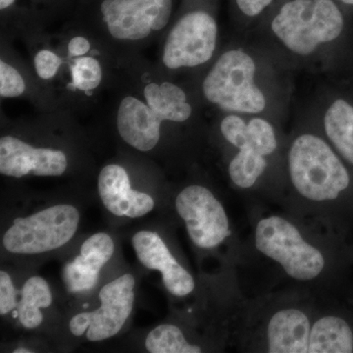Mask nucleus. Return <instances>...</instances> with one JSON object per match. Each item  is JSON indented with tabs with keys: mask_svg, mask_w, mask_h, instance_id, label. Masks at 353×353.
Listing matches in <instances>:
<instances>
[{
	"mask_svg": "<svg viewBox=\"0 0 353 353\" xmlns=\"http://www.w3.org/2000/svg\"><path fill=\"white\" fill-rule=\"evenodd\" d=\"M290 173L296 189L315 201L336 199L350 185V176L339 158L321 139L303 134L290 152Z\"/></svg>",
	"mask_w": 353,
	"mask_h": 353,
	"instance_id": "obj_1",
	"label": "nucleus"
},
{
	"mask_svg": "<svg viewBox=\"0 0 353 353\" xmlns=\"http://www.w3.org/2000/svg\"><path fill=\"white\" fill-rule=\"evenodd\" d=\"M272 29L290 50L307 55L340 36L343 18L332 0H292L282 7Z\"/></svg>",
	"mask_w": 353,
	"mask_h": 353,
	"instance_id": "obj_2",
	"label": "nucleus"
},
{
	"mask_svg": "<svg viewBox=\"0 0 353 353\" xmlns=\"http://www.w3.org/2000/svg\"><path fill=\"white\" fill-rule=\"evenodd\" d=\"M80 213L75 206L57 204L28 217L16 218L2 245L14 254H41L66 245L76 234Z\"/></svg>",
	"mask_w": 353,
	"mask_h": 353,
	"instance_id": "obj_3",
	"label": "nucleus"
},
{
	"mask_svg": "<svg viewBox=\"0 0 353 353\" xmlns=\"http://www.w3.org/2000/svg\"><path fill=\"white\" fill-rule=\"evenodd\" d=\"M255 64L241 50L223 54L203 83L206 99L225 110L259 113L265 108V97L253 82Z\"/></svg>",
	"mask_w": 353,
	"mask_h": 353,
	"instance_id": "obj_4",
	"label": "nucleus"
},
{
	"mask_svg": "<svg viewBox=\"0 0 353 353\" xmlns=\"http://www.w3.org/2000/svg\"><path fill=\"white\" fill-rule=\"evenodd\" d=\"M255 245L296 280H312L324 268L322 253L308 245L292 223L278 216L260 221L255 232Z\"/></svg>",
	"mask_w": 353,
	"mask_h": 353,
	"instance_id": "obj_5",
	"label": "nucleus"
},
{
	"mask_svg": "<svg viewBox=\"0 0 353 353\" xmlns=\"http://www.w3.org/2000/svg\"><path fill=\"white\" fill-rule=\"evenodd\" d=\"M136 280L125 274L104 285L99 292L101 307L92 312L78 313L69 323L74 336L87 334L88 341H101L119 333L131 315Z\"/></svg>",
	"mask_w": 353,
	"mask_h": 353,
	"instance_id": "obj_6",
	"label": "nucleus"
},
{
	"mask_svg": "<svg viewBox=\"0 0 353 353\" xmlns=\"http://www.w3.org/2000/svg\"><path fill=\"white\" fill-rule=\"evenodd\" d=\"M216 39L217 25L208 13H188L176 23L167 38L163 63L169 69L205 63L214 53Z\"/></svg>",
	"mask_w": 353,
	"mask_h": 353,
	"instance_id": "obj_7",
	"label": "nucleus"
},
{
	"mask_svg": "<svg viewBox=\"0 0 353 353\" xmlns=\"http://www.w3.org/2000/svg\"><path fill=\"white\" fill-rule=\"evenodd\" d=\"M176 209L185 221L190 240L199 248H216L230 234L226 212L206 188H185L176 196Z\"/></svg>",
	"mask_w": 353,
	"mask_h": 353,
	"instance_id": "obj_8",
	"label": "nucleus"
},
{
	"mask_svg": "<svg viewBox=\"0 0 353 353\" xmlns=\"http://www.w3.org/2000/svg\"><path fill=\"white\" fill-rule=\"evenodd\" d=\"M101 9L113 38L141 41L166 27L172 0H104Z\"/></svg>",
	"mask_w": 353,
	"mask_h": 353,
	"instance_id": "obj_9",
	"label": "nucleus"
},
{
	"mask_svg": "<svg viewBox=\"0 0 353 353\" xmlns=\"http://www.w3.org/2000/svg\"><path fill=\"white\" fill-rule=\"evenodd\" d=\"M68 166L67 157L61 150L34 148L14 137L0 139V173L22 178L36 176H61Z\"/></svg>",
	"mask_w": 353,
	"mask_h": 353,
	"instance_id": "obj_10",
	"label": "nucleus"
},
{
	"mask_svg": "<svg viewBox=\"0 0 353 353\" xmlns=\"http://www.w3.org/2000/svg\"><path fill=\"white\" fill-rule=\"evenodd\" d=\"M137 257L143 266L159 271L167 290L176 296H185L194 290V280L189 272L176 261L155 232H138L132 239Z\"/></svg>",
	"mask_w": 353,
	"mask_h": 353,
	"instance_id": "obj_11",
	"label": "nucleus"
},
{
	"mask_svg": "<svg viewBox=\"0 0 353 353\" xmlns=\"http://www.w3.org/2000/svg\"><path fill=\"white\" fill-rule=\"evenodd\" d=\"M129 176L119 165L104 167L99 176V192L109 212L119 217L139 218L153 210L150 194L131 189Z\"/></svg>",
	"mask_w": 353,
	"mask_h": 353,
	"instance_id": "obj_12",
	"label": "nucleus"
},
{
	"mask_svg": "<svg viewBox=\"0 0 353 353\" xmlns=\"http://www.w3.org/2000/svg\"><path fill=\"white\" fill-rule=\"evenodd\" d=\"M114 243L105 233L92 234L81 246L80 254L64 268V280L71 292L94 289L102 267L111 259Z\"/></svg>",
	"mask_w": 353,
	"mask_h": 353,
	"instance_id": "obj_13",
	"label": "nucleus"
},
{
	"mask_svg": "<svg viewBox=\"0 0 353 353\" xmlns=\"http://www.w3.org/2000/svg\"><path fill=\"white\" fill-rule=\"evenodd\" d=\"M163 122L148 103L134 97L121 101L117 128L121 138L139 152H150L160 139V125Z\"/></svg>",
	"mask_w": 353,
	"mask_h": 353,
	"instance_id": "obj_14",
	"label": "nucleus"
},
{
	"mask_svg": "<svg viewBox=\"0 0 353 353\" xmlns=\"http://www.w3.org/2000/svg\"><path fill=\"white\" fill-rule=\"evenodd\" d=\"M309 336L310 324L307 316L297 309L279 311L269 322V352H308Z\"/></svg>",
	"mask_w": 353,
	"mask_h": 353,
	"instance_id": "obj_15",
	"label": "nucleus"
},
{
	"mask_svg": "<svg viewBox=\"0 0 353 353\" xmlns=\"http://www.w3.org/2000/svg\"><path fill=\"white\" fill-rule=\"evenodd\" d=\"M146 103L162 121L185 122L192 115V108L182 88L174 83H148L143 90Z\"/></svg>",
	"mask_w": 353,
	"mask_h": 353,
	"instance_id": "obj_16",
	"label": "nucleus"
},
{
	"mask_svg": "<svg viewBox=\"0 0 353 353\" xmlns=\"http://www.w3.org/2000/svg\"><path fill=\"white\" fill-rule=\"evenodd\" d=\"M353 352V334L345 320L321 318L313 325L309 336V353H350Z\"/></svg>",
	"mask_w": 353,
	"mask_h": 353,
	"instance_id": "obj_17",
	"label": "nucleus"
},
{
	"mask_svg": "<svg viewBox=\"0 0 353 353\" xmlns=\"http://www.w3.org/2000/svg\"><path fill=\"white\" fill-rule=\"evenodd\" d=\"M52 304V294L50 285L43 278L34 276L28 279L21 292L18 303V317L26 329H34L43 321L41 308H48Z\"/></svg>",
	"mask_w": 353,
	"mask_h": 353,
	"instance_id": "obj_18",
	"label": "nucleus"
},
{
	"mask_svg": "<svg viewBox=\"0 0 353 353\" xmlns=\"http://www.w3.org/2000/svg\"><path fill=\"white\" fill-rule=\"evenodd\" d=\"M325 130L332 143L353 164V108L343 99L334 101L325 115Z\"/></svg>",
	"mask_w": 353,
	"mask_h": 353,
	"instance_id": "obj_19",
	"label": "nucleus"
},
{
	"mask_svg": "<svg viewBox=\"0 0 353 353\" xmlns=\"http://www.w3.org/2000/svg\"><path fill=\"white\" fill-rule=\"evenodd\" d=\"M145 348L150 353H201V348L190 345L180 329L174 325L157 326L148 334Z\"/></svg>",
	"mask_w": 353,
	"mask_h": 353,
	"instance_id": "obj_20",
	"label": "nucleus"
},
{
	"mask_svg": "<svg viewBox=\"0 0 353 353\" xmlns=\"http://www.w3.org/2000/svg\"><path fill=\"white\" fill-rule=\"evenodd\" d=\"M266 168V160L252 148H243L230 163V176L236 185L250 188Z\"/></svg>",
	"mask_w": 353,
	"mask_h": 353,
	"instance_id": "obj_21",
	"label": "nucleus"
},
{
	"mask_svg": "<svg viewBox=\"0 0 353 353\" xmlns=\"http://www.w3.org/2000/svg\"><path fill=\"white\" fill-rule=\"evenodd\" d=\"M74 87L83 92H90L101 85V63L94 57H80L72 65Z\"/></svg>",
	"mask_w": 353,
	"mask_h": 353,
	"instance_id": "obj_22",
	"label": "nucleus"
},
{
	"mask_svg": "<svg viewBox=\"0 0 353 353\" xmlns=\"http://www.w3.org/2000/svg\"><path fill=\"white\" fill-rule=\"evenodd\" d=\"M276 148L277 141L273 127L266 121L259 118L250 121L248 125V145L243 148H252L254 152L266 157L275 152Z\"/></svg>",
	"mask_w": 353,
	"mask_h": 353,
	"instance_id": "obj_23",
	"label": "nucleus"
},
{
	"mask_svg": "<svg viewBox=\"0 0 353 353\" xmlns=\"http://www.w3.org/2000/svg\"><path fill=\"white\" fill-rule=\"evenodd\" d=\"M26 90L24 79L19 72L4 61H0V95L2 97H17Z\"/></svg>",
	"mask_w": 353,
	"mask_h": 353,
	"instance_id": "obj_24",
	"label": "nucleus"
},
{
	"mask_svg": "<svg viewBox=\"0 0 353 353\" xmlns=\"http://www.w3.org/2000/svg\"><path fill=\"white\" fill-rule=\"evenodd\" d=\"M221 132L236 148L241 150L248 145V125L239 116L230 115L225 118L221 124Z\"/></svg>",
	"mask_w": 353,
	"mask_h": 353,
	"instance_id": "obj_25",
	"label": "nucleus"
},
{
	"mask_svg": "<svg viewBox=\"0 0 353 353\" xmlns=\"http://www.w3.org/2000/svg\"><path fill=\"white\" fill-rule=\"evenodd\" d=\"M61 63V59L50 50L39 51L34 57V68L43 80H50L57 75Z\"/></svg>",
	"mask_w": 353,
	"mask_h": 353,
	"instance_id": "obj_26",
	"label": "nucleus"
},
{
	"mask_svg": "<svg viewBox=\"0 0 353 353\" xmlns=\"http://www.w3.org/2000/svg\"><path fill=\"white\" fill-rule=\"evenodd\" d=\"M18 306L17 292L12 279L6 271L0 272V314H8Z\"/></svg>",
	"mask_w": 353,
	"mask_h": 353,
	"instance_id": "obj_27",
	"label": "nucleus"
},
{
	"mask_svg": "<svg viewBox=\"0 0 353 353\" xmlns=\"http://www.w3.org/2000/svg\"><path fill=\"white\" fill-rule=\"evenodd\" d=\"M273 0H236L241 12L248 16H256L264 10Z\"/></svg>",
	"mask_w": 353,
	"mask_h": 353,
	"instance_id": "obj_28",
	"label": "nucleus"
},
{
	"mask_svg": "<svg viewBox=\"0 0 353 353\" xmlns=\"http://www.w3.org/2000/svg\"><path fill=\"white\" fill-rule=\"evenodd\" d=\"M90 50V43L87 39L83 37H76L70 41L68 46L69 54L71 57H83L87 54Z\"/></svg>",
	"mask_w": 353,
	"mask_h": 353,
	"instance_id": "obj_29",
	"label": "nucleus"
},
{
	"mask_svg": "<svg viewBox=\"0 0 353 353\" xmlns=\"http://www.w3.org/2000/svg\"><path fill=\"white\" fill-rule=\"evenodd\" d=\"M14 2H15V0H0V9L4 10V9L12 6Z\"/></svg>",
	"mask_w": 353,
	"mask_h": 353,
	"instance_id": "obj_30",
	"label": "nucleus"
},
{
	"mask_svg": "<svg viewBox=\"0 0 353 353\" xmlns=\"http://www.w3.org/2000/svg\"><path fill=\"white\" fill-rule=\"evenodd\" d=\"M14 353H31L32 350H28V348H17V350H14Z\"/></svg>",
	"mask_w": 353,
	"mask_h": 353,
	"instance_id": "obj_31",
	"label": "nucleus"
},
{
	"mask_svg": "<svg viewBox=\"0 0 353 353\" xmlns=\"http://www.w3.org/2000/svg\"><path fill=\"white\" fill-rule=\"evenodd\" d=\"M341 2L345 4H350V6H353V0H341Z\"/></svg>",
	"mask_w": 353,
	"mask_h": 353,
	"instance_id": "obj_32",
	"label": "nucleus"
}]
</instances>
